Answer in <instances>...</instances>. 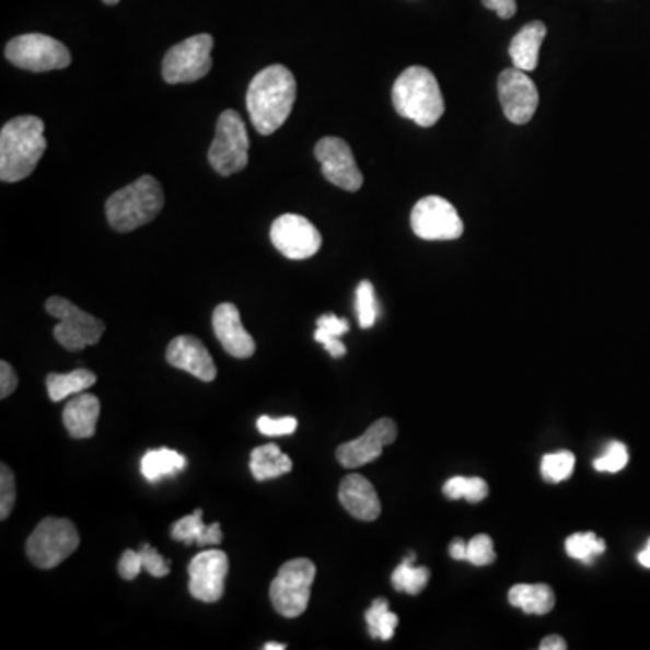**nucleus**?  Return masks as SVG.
I'll return each instance as SVG.
<instances>
[{
    "label": "nucleus",
    "instance_id": "obj_30",
    "mask_svg": "<svg viewBox=\"0 0 650 650\" xmlns=\"http://www.w3.org/2000/svg\"><path fill=\"white\" fill-rule=\"evenodd\" d=\"M444 496L449 499H466L468 502H480L488 496V485L480 477H452L443 486Z\"/></svg>",
    "mask_w": 650,
    "mask_h": 650
},
{
    "label": "nucleus",
    "instance_id": "obj_32",
    "mask_svg": "<svg viewBox=\"0 0 650 650\" xmlns=\"http://www.w3.org/2000/svg\"><path fill=\"white\" fill-rule=\"evenodd\" d=\"M566 552L571 558L591 562L593 558L605 552V542L596 537L593 532L574 533L566 541Z\"/></svg>",
    "mask_w": 650,
    "mask_h": 650
},
{
    "label": "nucleus",
    "instance_id": "obj_14",
    "mask_svg": "<svg viewBox=\"0 0 650 650\" xmlns=\"http://www.w3.org/2000/svg\"><path fill=\"white\" fill-rule=\"evenodd\" d=\"M315 158L322 165V174L329 183L341 190H360L363 185V174L358 169L351 147L346 140L327 136L316 143Z\"/></svg>",
    "mask_w": 650,
    "mask_h": 650
},
{
    "label": "nucleus",
    "instance_id": "obj_39",
    "mask_svg": "<svg viewBox=\"0 0 650 650\" xmlns=\"http://www.w3.org/2000/svg\"><path fill=\"white\" fill-rule=\"evenodd\" d=\"M141 571H143V566H141L140 552H132V549L124 552L118 562L119 577L124 580H135L140 577Z\"/></svg>",
    "mask_w": 650,
    "mask_h": 650
},
{
    "label": "nucleus",
    "instance_id": "obj_1",
    "mask_svg": "<svg viewBox=\"0 0 650 650\" xmlns=\"http://www.w3.org/2000/svg\"><path fill=\"white\" fill-rule=\"evenodd\" d=\"M297 102V80L285 66L275 63L253 77L246 107L258 135H274L289 118Z\"/></svg>",
    "mask_w": 650,
    "mask_h": 650
},
{
    "label": "nucleus",
    "instance_id": "obj_23",
    "mask_svg": "<svg viewBox=\"0 0 650 650\" xmlns=\"http://www.w3.org/2000/svg\"><path fill=\"white\" fill-rule=\"evenodd\" d=\"M510 604L526 614H547L555 607V593L547 583H515L508 593Z\"/></svg>",
    "mask_w": 650,
    "mask_h": 650
},
{
    "label": "nucleus",
    "instance_id": "obj_18",
    "mask_svg": "<svg viewBox=\"0 0 650 650\" xmlns=\"http://www.w3.org/2000/svg\"><path fill=\"white\" fill-rule=\"evenodd\" d=\"M213 333L217 340L221 341L224 351L233 358H249L257 349L253 336L244 329L241 313L233 304L217 305L213 311Z\"/></svg>",
    "mask_w": 650,
    "mask_h": 650
},
{
    "label": "nucleus",
    "instance_id": "obj_6",
    "mask_svg": "<svg viewBox=\"0 0 650 650\" xmlns=\"http://www.w3.org/2000/svg\"><path fill=\"white\" fill-rule=\"evenodd\" d=\"M248 130L239 113L228 108L217 119L216 138L208 161L219 176H232L248 165Z\"/></svg>",
    "mask_w": 650,
    "mask_h": 650
},
{
    "label": "nucleus",
    "instance_id": "obj_7",
    "mask_svg": "<svg viewBox=\"0 0 650 650\" xmlns=\"http://www.w3.org/2000/svg\"><path fill=\"white\" fill-rule=\"evenodd\" d=\"M80 546V533L69 519L47 516L27 538L26 553L36 568L53 569Z\"/></svg>",
    "mask_w": 650,
    "mask_h": 650
},
{
    "label": "nucleus",
    "instance_id": "obj_37",
    "mask_svg": "<svg viewBox=\"0 0 650 650\" xmlns=\"http://www.w3.org/2000/svg\"><path fill=\"white\" fill-rule=\"evenodd\" d=\"M299 427V421L293 416H286V418H269V416H260L257 419L258 432L269 438H277V436H289L293 433Z\"/></svg>",
    "mask_w": 650,
    "mask_h": 650
},
{
    "label": "nucleus",
    "instance_id": "obj_25",
    "mask_svg": "<svg viewBox=\"0 0 650 650\" xmlns=\"http://www.w3.org/2000/svg\"><path fill=\"white\" fill-rule=\"evenodd\" d=\"M186 466L185 455L176 450L158 449L149 450L141 460V474L149 483H158L166 475L183 472Z\"/></svg>",
    "mask_w": 650,
    "mask_h": 650
},
{
    "label": "nucleus",
    "instance_id": "obj_5",
    "mask_svg": "<svg viewBox=\"0 0 650 650\" xmlns=\"http://www.w3.org/2000/svg\"><path fill=\"white\" fill-rule=\"evenodd\" d=\"M316 566L310 558H293L280 566L269 588V599L275 611L285 618H299L307 610L311 585L315 582Z\"/></svg>",
    "mask_w": 650,
    "mask_h": 650
},
{
    "label": "nucleus",
    "instance_id": "obj_21",
    "mask_svg": "<svg viewBox=\"0 0 650 650\" xmlns=\"http://www.w3.org/2000/svg\"><path fill=\"white\" fill-rule=\"evenodd\" d=\"M547 27L544 22L533 21L522 27L521 32L513 36L510 44V57L513 60V68L521 71L532 72L538 66V53L542 42L546 38Z\"/></svg>",
    "mask_w": 650,
    "mask_h": 650
},
{
    "label": "nucleus",
    "instance_id": "obj_29",
    "mask_svg": "<svg viewBox=\"0 0 650 650\" xmlns=\"http://www.w3.org/2000/svg\"><path fill=\"white\" fill-rule=\"evenodd\" d=\"M365 619L367 625H369V635H371L374 640H393L399 619H397V616L393 611L388 610L387 600H374L371 610L365 613Z\"/></svg>",
    "mask_w": 650,
    "mask_h": 650
},
{
    "label": "nucleus",
    "instance_id": "obj_4",
    "mask_svg": "<svg viewBox=\"0 0 650 650\" xmlns=\"http://www.w3.org/2000/svg\"><path fill=\"white\" fill-rule=\"evenodd\" d=\"M163 205L165 194L160 181L152 176H141L108 197L105 213L113 230L127 233L154 221Z\"/></svg>",
    "mask_w": 650,
    "mask_h": 650
},
{
    "label": "nucleus",
    "instance_id": "obj_28",
    "mask_svg": "<svg viewBox=\"0 0 650 650\" xmlns=\"http://www.w3.org/2000/svg\"><path fill=\"white\" fill-rule=\"evenodd\" d=\"M414 562H416V555L408 553L407 558L394 569L391 582H393L394 589L399 591V593L416 596V594L421 593L427 588V583L430 580V569L416 568Z\"/></svg>",
    "mask_w": 650,
    "mask_h": 650
},
{
    "label": "nucleus",
    "instance_id": "obj_41",
    "mask_svg": "<svg viewBox=\"0 0 650 650\" xmlns=\"http://www.w3.org/2000/svg\"><path fill=\"white\" fill-rule=\"evenodd\" d=\"M486 10L496 11L497 15L508 21L516 13V0H480Z\"/></svg>",
    "mask_w": 650,
    "mask_h": 650
},
{
    "label": "nucleus",
    "instance_id": "obj_26",
    "mask_svg": "<svg viewBox=\"0 0 650 650\" xmlns=\"http://www.w3.org/2000/svg\"><path fill=\"white\" fill-rule=\"evenodd\" d=\"M96 383V374L88 369H77L69 374H57L53 372L46 380L47 394L51 402H62L72 394H80L85 388L93 387Z\"/></svg>",
    "mask_w": 650,
    "mask_h": 650
},
{
    "label": "nucleus",
    "instance_id": "obj_17",
    "mask_svg": "<svg viewBox=\"0 0 650 650\" xmlns=\"http://www.w3.org/2000/svg\"><path fill=\"white\" fill-rule=\"evenodd\" d=\"M166 361L181 371L190 372L201 382H213L217 367L207 346L196 336H177L166 349Z\"/></svg>",
    "mask_w": 650,
    "mask_h": 650
},
{
    "label": "nucleus",
    "instance_id": "obj_34",
    "mask_svg": "<svg viewBox=\"0 0 650 650\" xmlns=\"http://www.w3.org/2000/svg\"><path fill=\"white\" fill-rule=\"evenodd\" d=\"M629 463V452L627 446L619 441H613L607 446L604 455H600L599 460H594V469L599 472H610V474H616L619 469H624Z\"/></svg>",
    "mask_w": 650,
    "mask_h": 650
},
{
    "label": "nucleus",
    "instance_id": "obj_20",
    "mask_svg": "<svg viewBox=\"0 0 650 650\" xmlns=\"http://www.w3.org/2000/svg\"><path fill=\"white\" fill-rule=\"evenodd\" d=\"M100 418L98 397L93 394H77L63 408L62 419L69 436L74 439L93 438Z\"/></svg>",
    "mask_w": 650,
    "mask_h": 650
},
{
    "label": "nucleus",
    "instance_id": "obj_33",
    "mask_svg": "<svg viewBox=\"0 0 650 650\" xmlns=\"http://www.w3.org/2000/svg\"><path fill=\"white\" fill-rule=\"evenodd\" d=\"M357 311L361 329H369L376 324L380 304H378L376 293H374V286L369 280H361L357 288Z\"/></svg>",
    "mask_w": 650,
    "mask_h": 650
},
{
    "label": "nucleus",
    "instance_id": "obj_16",
    "mask_svg": "<svg viewBox=\"0 0 650 650\" xmlns=\"http://www.w3.org/2000/svg\"><path fill=\"white\" fill-rule=\"evenodd\" d=\"M396 438L397 427L393 419H378L363 436L340 444L336 450V460L346 468H360L376 461L382 455L383 449L393 444Z\"/></svg>",
    "mask_w": 650,
    "mask_h": 650
},
{
    "label": "nucleus",
    "instance_id": "obj_9",
    "mask_svg": "<svg viewBox=\"0 0 650 650\" xmlns=\"http://www.w3.org/2000/svg\"><path fill=\"white\" fill-rule=\"evenodd\" d=\"M5 58L15 68L32 72L57 71L69 68L71 53L62 42L40 33L15 36L5 46Z\"/></svg>",
    "mask_w": 650,
    "mask_h": 650
},
{
    "label": "nucleus",
    "instance_id": "obj_42",
    "mask_svg": "<svg viewBox=\"0 0 650 650\" xmlns=\"http://www.w3.org/2000/svg\"><path fill=\"white\" fill-rule=\"evenodd\" d=\"M466 552H468V544L465 541H461V538H455L450 544V557L455 558V560H466Z\"/></svg>",
    "mask_w": 650,
    "mask_h": 650
},
{
    "label": "nucleus",
    "instance_id": "obj_8",
    "mask_svg": "<svg viewBox=\"0 0 650 650\" xmlns=\"http://www.w3.org/2000/svg\"><path fill=\"white\" fill-rule=\"evenodd\" d=\"M46 311L58 318L53 335L68 351H83L85 347L96 346L105 333L104 321L89 315L62 297H51L47 300Z\"/></svg>",
    "mask_w": 650,
    "mask_h": 650
},
{
    "label": "nucleus",
    "instance_id": "obj_13",
    "mask_svg": "<svg viewBox=\"0 0 650 650\" xmlns=\"http://www.w3.org/2000/svg\"><path fill=\"white\" fill-rule=\"evenodd\" d=\"M499 100L506 118L511 124L526 125L532 121L538 107V89L526 71L511 68L499 74Z\"/></svg>",
    "mask_w": 650,
    "mask_h": 650
},
{
    "label": "nucleus",
    "instance_id": "obj_31",
    "mask_svg": "<svg viewBox=\"0 0 650 650\" xmlns=\"http://www.w3.org/2000/svg\"><path fill=\"white\" fill-rule=\"evenodd\" d=\"M573 452L562 450V452H553L542 457L541 474L549 483H562L568 480L574 472Z\"/></svg>",
    "mask_w": 650,
    "mask_h": 650
},
{
    "label": "nucleus",
    "instance_id": "obj_27",
    "mask_svg": "<svg viewBox=\"0 0 650 650\" xmlns=\"http://www.w3.org/2000/svg\"><path fill=\"white\" fill-rule=\"evenodd\" d=\"M347 330H349V321L327 313L316 321L315 340L324 346L330 357H346L347 349L341 344L340 336L346 335Z\"/></svg>",
    "mask_w": 650,
    "mask_h": 650
},
{
    "label": "nucleus",
    "instance_id": "obj_10",
    "mask_svg": "<svg viewBox=\"0 0 650 650\" xmlns=\"http://www.w3.org/2000/svg\"><path fill=\"white\" fill-rule=\"evenodd\" d=\"M213 38L207 33L190 36L176 44L163 60L166 83H191L207 77L212 69Z\"/></svg>",
    "mask_w": 650,
    "mask_h": 650
},
{
    "label": "nucleus",
    "instance_id": "obj_11",
    "mask_svg": "<svg viewBox=\"0 0 650 650\" xmlns=\"http://www.w3.org/2000/svg\"><path fill=\"white\" fill-rule=\"evenodd\" d=\"M410 227L423 241H455L465 232V224L452 202L439 196L423 197L414 207Z\"/></svg>",
    "mask_w": 650,
    "mask_h": 650
},
{
    "label": "nucleus",
    "instance_id": "obj_3",
    "mask_svg": "<svg viewBox=\"0 0 650 650\" xmlns=\"http://www.w3.org/2000/svg\"><path fill=\"white\" fill-rule=\"evenodd\" d=\"M393 104L403 118L419 127H432L443 118L444 98L433 72L421 66L403 71L394 82Z\"/></svg>",
    "mask_w": 650,
    "mask_h": 650
},
{
    "label": "nucleus",
    "instance_id": "obj_46",
    "mask_svg": "<svg viewBox=\"0 0 650 650\" xmlns=\"http://www.w3.org/2000/svg\"><path fill=\"white\" fill-rule=\"evenodd\" d=\"M104 2L107 5H116L118 4L119 0H104Z\"/></svg>",
    "mask_w": 650,
    "mask_h": 650
},
{
    "label": "nucleus",
    "instance_id": "obj_43",
    "mask_svg": "<svg viewBox=\"0 0 650 650\" xmlns=\"http://www.w3.org/2000/svg\"><path fill=\"white\" fill-rule=\"evenodd\" d=\"M541 649L542 650H564L568 649L566 646V640H564L562 636L552 635L544 638L541 641Z\"/></svg>",
    "mask_w": 650,
    "mask_h": 650
},
{
    "label": "nucleus",
    "instance_id": "obj_44",
    "mask_svg": "<svg viewBox=\"0 0 650 650\" xmlns=\"http://www.w3.org/2000/svg\"><path fill=\"white\" fill-rule=\"evenodd\" d=\"M638 560H640L643 568L650 569V541L649 544H647L646 549L638 555Z\"/></svg>",
    "mask_w": 650,
    "mask_h": 650
},
{
    "label": "nucleus",
    "instance_id": "obj_40",
    "mask_svg": "<svg viewBox=\"0 0 650 650\" xmlns=\"http://www.w3.org/2000/svg\"><path fill=\"white\" fill-rule=\"evenodd\" d=\"M16 385H19V378H16L13 367L8 361H0V397L11 396L15 393Z\"/></svg>",
    "mask_w": 650,
    "mask_h": 650
},
{
    "label": "nucleus",
    "instance_id": "obj_35",
    "mask_svg": "<svg viewBox=\"0 0 650 650\" xmlns=\"http://www.w3.org/2000/svg\"><path fill=\"white\" fill-rule=\"evenodd\" d=\"M466 560L477 566V568H485V566L496 562V549H494L491 537H488V535H475L468 542Z\"/></svg>",
    "mask_w": 650,
    "mask_h": 650
},
{
    "label": "nucleus",
    "instance_id": "obj_15",
    "mask_svg": "<svg viewBox=\"0 0 650 650\" xmlns=\"http://www.w3.org/2000/svg\"><path fill=\"white\" fill-rule=\"evenodd\" d=\"M190 594L205 604H216L224 594L228 574V555L219 549L202 552L191 558L188 566Z\"/></svg>",
    "mask_w": 650,
    "mask_h": 650
},
{
    "label": "nucleus",
    "instance_id": "obj_22",
    "mask_svg": "<svg viewBox=\"0 0 650 650\" xmlns=\"http://www.w3.org/2000/svg\"><path fill=\"white\" fill-rule=\"evenodd\" d=\"M172 538L185 544L197 546H219L222 542V532L219 522L210 526L202 524V510H196L190 515L183 516L172 526Z\"/></svg>",
    "mask_w": 650,
    "mask_h": 650
},
{
    "label": "nucleus",
    "instance_id": "obj_45",
    "mask_svg": "<svg viewBox=\"0 0 650 650\" xmlns=\"http://www.w3.org/2000/svg\"><path fill=\"white\" fill-rule=\"evenodd\" d=\"M264 649H266V650H285L286 646H285V643H266V646H264Z\"/></svg>",
    "mask_w": 650,
    "mask_h": 650
},
{
    "label": "nucleus",
    "instance_id": "obj_2",
    "mask_svg": "<svg viewBox=\"0 0 650 650\" xmlns=\"http://www.w3.org/2000/svg\"><path fill=\"white\" fill-rule=\"evenodd\" d=\"M44 129V121L36 116H19L2 127L0 179L16 183L32 176L47 149Z\"/></svg>",
    "mask_w": 650,
    "mask_h": 650
},
{
    "label": "nucleus",
    "instance_id": "obj_36",
    "mask_svg": "<svg viewBox=\"0 0 650 650\" xmlns=\"http://www.w3.org/2000/svg\"><path fill=\"white\" fill-rule=\"evenodd\" d=\"M16 501L15 475L11 468L0 466V519L5 521L13 511Z\"/></svg>",
    "mask_w": 650,
    "mask_h": 650
},
{
    "label": "nucleus",
    "instance_id": "obj_19",
    "mask_svg": "<svg viewBox=\"0 0 650 650\" xmlns=\"http://www.w3.org/2000/svg\"><path fill=\"white\" fill-rule=\"evenodd\" d=\"M338 499H340L341 506L358 521H376L382 513V502H380L374 486L371 480L360 474H349L346 479L341 480Z\"/></svg>",
    "mask_w": 650,
    "mask_h": 650
},
{
    "label": "nucleus",
    "instance_id": "obj_38",
    "mask_svg": "<svg viewBox=\"0 0 650 650\" xmlns=\"http://www.w3.org/2000/svg\"><path fill=\"white\" fill-rule=\"evenodd\" d=\"M141 566L144 571L154 578H163L171 573V562H166L165 558L161 557L160 552L155 547L144 544L140 549Z\"/></svg>",
    "mask_w": 650,
    "mask_h": 650
},
{
    "label": "nucleus",
    "instance_id": "obj_12",
    "mask_svg": "<svg viewBox=\"0 0 650 650\" xmlns=\"http://www.w3.org/2000/svg\"><path fill=\"white\" fill-rule=\"evenodd\" d=\"M269 237L275 248L291 260L311 258L322 246V235L315 224L297 213H285L275 219Z\"/></svg>",
    "mask_w": 650,
    "mask_h": 650
},
{
    "label": "nucleus",
    "instance_id": "obj_24",
    "mask_svg": "<svg viewBox=\"0 0 650 650\" xmlns=\"http://www.w3.org/2000/svg\"><path fill=\"white\" fill-rule=\"evenodd\" d=\"M293 468V463L288 455L275 443L263 444L252 452L249 469L257 480L277 479Z\"/></svg>",
    "mask_w": 650,
    "mask_h": 650
}]
</instances>
